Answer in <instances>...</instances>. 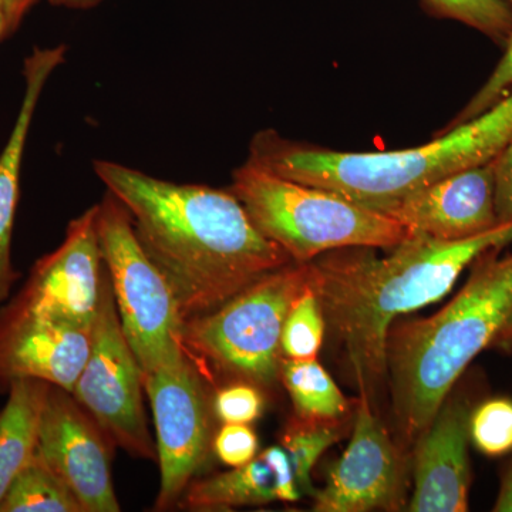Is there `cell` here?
<instances>
[{"label":"cell","instance_id":"6da1fadb","mask_svg":"<svg viewBox=\"0 0 512 512\" xmlns=\"http://www.w3.org/2000/svg\"><path fill=\"white\" fill-rule=\"evenodd\" d=\"M93 170L130 212L138 242L163 272L184 320L293 262L229 188L171 183L114 161H93Z\"/></svg>","mask_w":512,"mask_h":512},{"label":"cell","instance_id":"7a4b0ae2","mask_svg":"<svg viewBox=\"0 0 512 512\" xmlns=\"http://www.w3.org/2000/svg\"><path fill=\"white\" fill-rule=\"evenodd\" d=\"M511 242L512 221L457 241L412 234L383 258L376 248L355 247L309 262L326 325L342 343L362 396L370 400L386 375L394 320L440 301L467 266Z\"/></svg>","mask_w":512,"mask_h":512},{"label":"cell","instance_id":"3957f363","mask_svg":"<svg viewBox=\"0 0 512 512\" xmlns=\"http://www.w3.org/2000/svg\"><path fill=\"white\" fill-rule=\"evenodd\" d=\"M512 140V90L476 119L407 150L346 153L298 143L268 128L249 144V163L383 212L441 178L500 156Z\"/></svg>","mask_w":512,"mask_h":512},{"label":"cell","instance_id":"277c9868","mask_svg":"<svg viewBox=\"0 0 512 512\" xmlns=\"http://www.w3.org/2000/svg\"><path fill=\"white\" fill-rule=\"evenodd\" d=\"M491 249L477 259L466 286L430 318L392 325L386 373L397 429L419 439L467 366L497 339L512 311V254Z\"/></svg>","mask_w":512,"mask_h":512},{"label":"cell","instance_id":"5b68a950","mask_svg":"<svg viewBox=\"0 0 512 512\" xmlns=\"http://www.w3.org/2000/svg\"><path fill=\"white\" fill-rule=\"evenodd\" d=\"M229 190L258 231L298 264H308L335 249H392L412 235L383 212L335 192L296 183L249 161L232 173Z\"/></svg>","mask_w":512,"mask_h":512},{"label":"cell","instance_id":"8992f818","mask_svg":"<svg viewBox=\"0 0 512 512\" xmlns=\"http://www.w3.org/2000/svg\"><path fill=\"white\" fill-rule=\"evenodd\" d=\"M311 282V264L269 272L214 311L184 320L183 346L202 367L256 386L279 380L286 316Z\"/></svg>","mask_w":512,"mask_h":512},{"label":"cell","instance_id":"52a82bcc","mask_svg":"<svg viewBox=\"0 0 512 512\" xmlns=\"http://www.w3.org/2000/svg\"><path fill=\"white\" fill-rule=\"evenodd\" d=\"M101 259L110 275L117 312L143 375L183 365L184 318L170 284L148 258L130 212L109 191L97 204Z\"/></svg>","mask_w":512,"mask_h":512},{"label":"cell","instance_id":"ba28073f","mask_svg":"<svg viewBox=\"0 0 512 512\" xmlns=\"http://www.w3.org/2000/svg\"><path fill=\"white\" fill-rule=\"evenodd\" d=\"M144 375L128 345L106 266L101 272L92 349L73 397L100 429L131 457L157 461L143 402Z\"/></svg>","mask_w":512,"mask_h":512},{"label":"cell","instance_id":"9c48e42d","mask_svg":"<svg viewBox=\"0 0 512 512\" xmlns=\"http://www.w3.org/2000/svg\"><path fill=\"white\" fill-rule=\"evenodd\" d=\"M157 431L160 493L156 510L180 503L212 448L211 412L202 373L190 357L178 367L144 375Z\"/></svg>","mask_w":512,"mask_h":512},{"label":"cell","instance_id":"30bf717a","mask_svg":"<svg viewBox=\"0 0 512 512\" xmlns=\"http://www.w3.org/2000/svg\"><path fill=\"white\" fill-rule=\"evenodd\" d=\"M114 447L72 393L50 387L37 454L72 490L84 512L121 510L111 474Z\"/></svg>","mask_w":512,"mask_h":512},{"label":"cell","instance_id":"8fae6325","mask_svg":"<svg viewBox=\"0 0 512 512\" xmlns=\"http://www.w3.org/2000/svg\"><path fill=\"white\" fill-rule=\"evenodd\" d=\"M92 335L93 326L8 299L0 305V383L35 379L72 393Z\"/></svg>","mask_w":512,"mask_h":512},{"label":"cell","instance_id":"7c38bea8","mask_svg":"<svg viewBox=\"0 0 512 512\" xmlns=\"http://www.w3.org/2000/svg\"><path fill=\"white\" fill-rule=\"evenodd\" d=\"M404 466L396 444L367 397L357 404L352 439L316 490L313 511H396L404 503Z\"/></svg>","mask_w":512,"mask_h":512},{"label":"cell","instance_id":"4fadbf2b","mask_svg":"<svg viewBox=\"0 0 512 512\" xmlns=\"http://www.w3.org/2000/svg\"><path fill=\"white\" fill-rule=\"evenodd\" d=\"M97 211L96 204L70 221L62 244L37 259L15 301L93 326L104 266Z\"/></svg>","mask_w":512,"mask_h":512},{"label":"cell","instance_id":"5bb4252c","mask_svg":"<svg viewBox=\"0 0 512 512\" xmlns=\"http://www.w3.org/2000/svg\"><path fill=\"white\" fill-rule=\"evenodd\" d=\"M383 214L412 234L441 241H457L490 231L500 224L495 208L494 160L414 191Z\"/></svg>","mask_w":512,"mask_h":512},{"label":"cell","instance_id":"9a60e30c","mask_svg":"<svg viewBox=\"0 0 512 512\" xmlns=\"http://www.w3.org/2000/svg\"><path fill=\"white\" fill-rule=\"evenodd\" d=\"M470 414L457 400L444 402L417 441L409 511H468Z\"/></svg>","mask_w":512,"mask_h":512},{"label":"cell","instance_id":"2e32d148","mask_svg":"<svg viewBox=\"0 0 512 512\" xmlns=\"http://www.w3.org/2000/svg\"><path fill=\"white\" fill-rule=\"evenodd\" d=\"M67 47H35L23 62L25 92L12 133L0 153V305L10 298L20 278L12 264V238L20 200L23 157L37 104L57 67L66 62Z\"/></svg>","mask_w":512,"mask_h":512},{"label":"cell","instance_id":"e0dca14e","mask_svg":"<svg viewBox=\"0 0 512 512\" xmlns=\"http://www.w3.org/2000/svg\"><path fill=\"white\" fill-rule=\"evenodd\" d=\"M50 387L52 384L35 379L8 384V402L0 410V503L15 478L36 456Z\"/></svg>","mask_w":512,"mask_h":512},{"label":"cell","instance_id":"ac0fdd59","mask_svg":"<svg viewBox=\"0 0 512 512\" xmlns=\"http://www.w3.org/2000/svg\"><path fill=\"white\" fill-rule=\"evenodd\" d=\"M274 501H279L278 476L271 461L261 453L251 463L232 468L228 473L191 481L180 503L190 510H217Z\"/></svg>","mask_w":512,"mask_h":512},{"label":"cell","instance_id":"d6986e66","mask_svg":"<svg viewBox=\"0 0 512 512\" xmlns=\"http://www.w3.org/2000/svg\"><path fill=\"white\" fill-rule=\"evenodd\" d=\"M279 380L302 419L340 421L348 413V399L316 359H282Z\"/></svg>","mask_w":512,"mask_h":512},{"label":"cell","instance_id":"ffe728a7","mask_svg":"<svg viewBox=\"0 0 512 512\" xmlns=\"http://www.w3.org/2000/svg\"><path fill=\"white\" fill-rule=\"evenodd\" d=\"M0 512H84V508L62 478L36 453L10 485L0 503Z\"/></svg>","mask_w":512,"mask_h":512},{"label":"cell","instance_id":"44dd1931","mask_svg":"<svg viewBox=\"0 0 512 512\" xmlns=\"http://www.w3.org/2000/svg\"><path fill=\"white\" fill-rule=\"evenodd\" d=\"M340 421L306 420L296 416L285 427L281 447L291 460L296 484L302 494L315 497L312 481L313 467L322 454L340 439Z\"/></svg>","mask_w":512,"mask_h":512},{"label":"cell","instance_id":"7402d4cb","mask_svg":"<svg viewBox=\"0 0 512 512\" xmlns=\"http://www.w3.org/2000/svg\"><path fill=\"white\" fill-rule=\"evenodd\" d=\"M325 329V316L320 308L318 296L309 282L285 319L281 336L284 359H316L322 348Z\"/></svg>","mask_w":512,"mask_h":512},{"label":"cell","instance_id":"603a6c76","mask_svg":"<svg viewBox=\"0 0 512 512\" xmlns=\"http://www.w3.org/2000/svg\"><path fill=\"white\" fill-rule=\"evenodd\" d=\"M441 18L457 20L500 45L512 35V6L505 0H423Z\"/></svg>","mask_w":512,"mask_h":512},{"label":"cell","instance_id":"cb8c5ba5","mask_svg":"<svg viewBox=\"0 0 512 512\" xmlns=\"http://www.w3.org/2000/svg\"><path fill=\"white\" fill-rule=\"evenodd\" d=\"M470 436L481 453L498 457L512 450V402L493 399L470 416Z\"/></svg>","mask_w":512,"mask_h":512},{"label":"cell","instance_id":"d4e9b609","mask_svg":"<svg viewBox=\"0 0 512 512\" xmlns=\"http://www.w3.org/2000/svg\"><path fill=\"white\" fill-rule=\"evenodd\" d=\"M265 400L256 384L238 382L215 394L212 410L224 424H251L264 413Z\"/></svg>","mask_w":512,"mask_h":512},{"label":"cell","instance_id":"484cf974","mask_svg":"<svg viewBox=\"0 0 512 512\" xmlns=\"http://www.w3.org/2000/svg\"><path fill=\"white\" fill-rule=\"evenodd\" d=\"M507 50L501 57L500 63L495 67L494 72L488 77L484 86L476 93L466 107L460 111V114L451 121L448 128L466 123L468 120L476 119L480 114L490 110L503 97L507 96L512 90V35L507 42Z\"/></svg>","mask_w":512,"mask_h":512},{"label":"cell","instance_id":"4316f807","mask_svg":"<svg viewBox=\"0 0 512 512\" xmlns=\"http://www.w3.org/2000/svg\"><path fill=\"white\" fill-rule=\"evenodd\" d=\"M259 441L249 424H224L212 440L215 456L225 466L235 468L258 456Z\"/></svg>","mask_w":512,"mask_h":512},{"label":"cell","instance_id":"83f0119b","mask_svg":"<svg viewBox=\"0 0 512 512\" xmlns=\"http://www.w3.org/2000/svg\"><path fill=\"white\" fill-rule=\"evenodd\" d=\"M495 208L500 222L512 221V140L494 160Z\"/></svg>","mask_w":512,"mask_h":512},{"label":"cell","instance_id":"f1b7e54d","mask_svg":"<svg viewBox=\"0 0 512 512\" xmlns=\"http://www.w3.org/2000/svg\"><path fill=\"white\" fill-rule=\"evenodd\" d=\"M39 0H2L3 13L6 19V36L8 39L16 32L25 20L26 15Z\"/></svg>","mask_w":512,"mask_h":512},{"label":"cell","instance_id":"f546056e","mask_svg":"<svg viewBox=\"0 0 512 512\" xmlns=\"http://www.w3.org/2000/svg\"><path fill=\"white\" fill-rule=\"evenodd\" d=\"M494 511L512 512V470L507 478H505L503 488H501L497 503H495Z\"/></svg>","mask_w":512,"mask_h":512},{"label":"cell","instance_id":"4dcf8cb0","mask_svg":"<svg viewBox=\"0 0 512 512\" xmlns=\"http://www.w3.org/2000/svg\"><path fill=\"white\" fill-rule=\"evenodd\" d=\"M49 2L53 6H60V8L87 10L96 8L103 0H49Z\"/></svg>","mask_w":512,"mask_h":512},{"label":"cell","instance_id":"1f68e13d","mask_svg":"<svg viewBox=\"0 0 512 512\" xmlns=\"http://www.w3.org/2000/svg\"><path fill=\"white\" fill-rule=\"evenodd\" d=\"M495 342L503 343V345L504 343L505 345H512V311L507 320H505L503 328H501L500 333H498Z\"/></svg>","mask_w":512,"mask_h":512},{"label":"cell","instance_id":"d6a6232c","mask_svg":"<svg viewBox=\"0 0 512 512\" xmlns=\"http://www.w3.org/2000/svg\"><path fill=\"white\" fill-rule=\"evenodd\" d=\"M5 39H8V36H6V19L5 15L0 13V42Z\"/></svg>","mask_w":512,"mask_h":512},{"label":"cell","instance_id":"836d02e7","mask_svg":"<svg viewBox=\"0 0 512 512\" xmlns=\"http://www.w3.org/2000/svg\"><path fill=\"white\" fill-rule=\"evenodd\" d=\"M0 13H3V3L2 0H0ZM5 15V13H3Z\"/></svg>","mask_w":512,"mask_h":512},{"label":"cell","instance_id":"e575fe53","mask_svg":"<svg viewBox=\"0 0 512 512\" xmlns=\"http://www.w3.org/2000/svg\"><path fill=\"white\" fill-rule=\"evenodd\" d=\"M505 2L508 3V5H511L512 6V0H505Z\"/></svg>","mask_w":512,"mask_h":512}]
</instances>
